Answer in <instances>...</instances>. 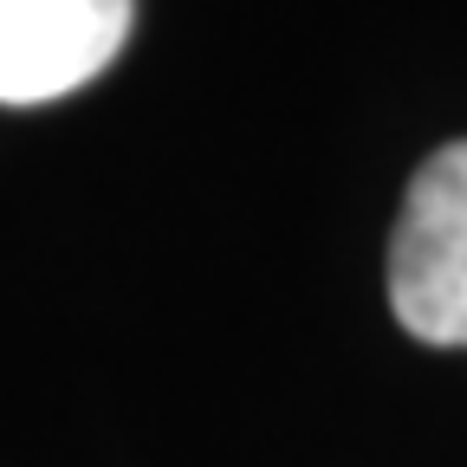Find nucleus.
<instances>
[{
  "label": "nucleus",
  "mask_w": 467,
  "mask_h": 467,
  "mask_svg": "<svg viewBox=\"0 0 467 467\" xmlns=\"http://www.w3.org/2000/svg\"><path fill=\"white\" fill-rule=\"evenodd\" d=\"M137 0H0V104L91 85L130 39Z\"/></svg>",
  "instance_id": "nucleus-2"
},
{
  "label": "nucleus",
  "mask_w": 467,
  "mask_h": 467,
  "mask_svg": "<svg viewBox=\"0 0 467 467\" xmlns=\"http://www.w3.org/2000/svg\"><path fill=\"white\" fill-rule=\"evenodd\" d=\"M389 312L416 344L467 350V143L435 150L402 195L389 234Z\"/></svg>",
  "instance_id": "nucleus-1"
}]
</instances>
